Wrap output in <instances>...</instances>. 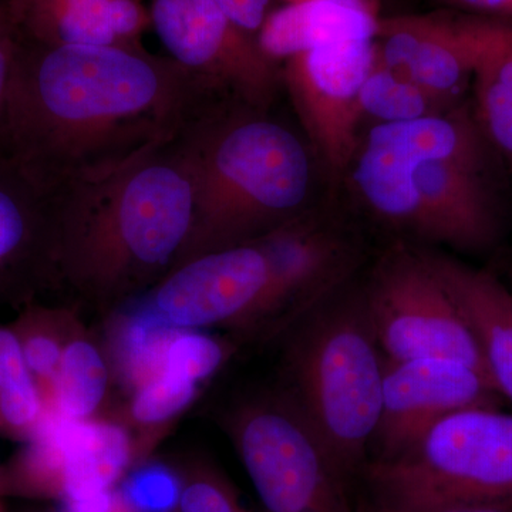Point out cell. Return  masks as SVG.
I'll list each match as a JSON object with an SVG mask.
<instances>
[{"label":"cell","mask_w":512,"mask_h":512,"mask_svg":"<svg viewBox=\"0 0 512 512\" xmlns=\"http://www.w3.org/2000/svg\"><path fill=\"white\" fill-rule=\"evenodd\" d=\"M57 272L97 296H116L173 271L195 212L185 128L103 177L56 192Z\"/></svg>","instance_id":"obj_3"},{"label":"cell","mask_w":512,"mask_h":512,"mask_svg":"<svg viewBox=\"0 0 512 512\" xmlns=\"http://www.w3.org/2000/svg\"><path fill=\"white\" fill-rule=\"evenodd\" d=\"M448 291L466 316L485 369L501 397L512 402V292L493 274L429 251Z\"/></svg>","instance_id":"obj_17"},{"label":"cell","mask_w":512,"mask_h":512,"mask_svg":"<svg viewBox=\"0 0 512 512\" xmlns=\"http://www.w3.org/2000/svg\"><path fill=\"white\" fill-rule=\"evenodd\" d=\"M57 439L63 501L110 490L130 461V441L116 424L69 420L57 413Z\"/></svg>","instance_id":"obj_19"},{"label":"cell","mask_w":512,"mask_h":512,"mask_svg":"<svg viewBox=\"0 0 512 512\" xmlns=\"http://www.w3.org/2000/svg\"><path fill=\"white\" fill-rule=\"evenodd\" d=\"M498 399L500 393L491 380L466 363L443 357L386 360L369 461L400 456L448 414L470 407H497Z\"/></svg>","instance_id":"obj_13"},{"label":"cell","mask_w":512,"mask_h":512,"mask_svg":"<svg viewBox=\"0 0 512 512\" xmlns=\"http://www.w3.org/2000/svg\"><path fill=\"white\" fill-rule=\"evenodd\" d=\"M254 242L271 275L262 316L284 313L295 322L365 264V245L355 229L316 205Z\"/></svg>","instance_id":"obj_12"},{"label":"cell","mask_w":512,"mask_h":512,"mask_svg":"<svg viewBox=\"0 0 512 512\" xmlns=\"http://www.w3.org/2000/svg\"><path fill=\"white\" fill-rule=\"evenodd\" d=\"M195 396V382L158 370L144 382L133 403L134 419L144 424L161 423L180 413Z\"/></svg>","instance_id":"obj_24"},{"label":"cell","mask_w":512,"mask_h":512,"mask_svg":"<svg viewBox=\"0 0 512 512\" xmlns=\"http://www.w3.org/2000/svg\"><path fill=\"white\" fill-rule=\"evenodd\" d=\"M505 170L473 106L360 134L345 178L373 220L404 237L457 251H487L501 237Z\"/></svg>","instance_id":"obj_2"},{"label":"cell","mask_w":512,"mask_h":512,"mask_svg":"<svg viewBox=\"0 0 512 512\" xmlns=\"http://www.w3.org/2000/svg\"><path fill=\"white\" fill-rule=\"evenodd\" d=\"M25 322L15 330L22 346L26 365L35 377L37 386L55 383L57 370L62 362L63 348L39 313H29Z\"/></svg>","instance_id":"obj_27"},{"label":"cell","mask_w":512,"mask_h":512,"mask_svg":"<svg viewBox=\"0 0 512 512\" xmlns=\"http://www.w3.org/2000/svg\"><path fill=\"white\" fill-rule=\"evenodd\" d=\"M195 212L181 262L249 244L315 207V156L271 110L222 94L185 127Z\"/></svg>","instance_id":"obj_4"},{"label":"cell","mask_w":512,"mask_h":512,"mask_svg":"<svg viewBox=\"0 0 512 512\" xmlns=\"http://www.w3.org/2000/svg\"><path fill=\"white\" fill-rule=\"evenodd\" d=\"M434 512H512V500L453 505Z\"/></svg>","instance_id":"obj_34"},{"label":"cell","mask_w":512,"mask_h":512,"mask_svg":"<svg viewBox=\"0 0 512 512\" xmlns=\"http://www.w3.org/2000/svg\"><path fill=\"white\" fill-rule=\"evenodd\" d=\"M458 104L439 99L387 66L377 55L375 47L373 62L360 89L363 121H372V126L407 123L436 116Z\"/></svg>","instance_id":"obj_20"},{"label":"cell","mask_w":512,"mask_h":512,"mask_svg":"<svg viewBox=\"0 0 512 512\" xmlns=\"http://www.w3.org/2000/svg\"><path fill=\"white\" fill-rule=\"evenodd\" d=\"M222 94L228 93L146 47L20 40L5 153L56 194L173 140Z\"/></svg>","instance_id":"obj_1"},{"label":"cell","mask_w":512,"mask_h":512,"mask_svg":"<svg viewBox=\"0 0 512 512\" xmlns=\"http://www.w3.org/2000/svg\"><path fill=\"white\" fill-rule=\"evenodd\" d=\"M248 512V511H247Z\"/></svg>","instance_id":"obj_38"},{"label":"cell","mask_w":512,"mask_h":512,"mask_svg":"<svg viewBox=\"0 0 512 512\" xmlns=\"http://www.w3.org/2000/svg\"><path fill=\"white\" fill-rule=\"evenodd\" d=\"M470 25L477 64L490 69L512 92V20L470 16Z\"/></svg>","instance_id":"obj_28"},{"label":"cell","mask_w":512,"mask_h":512,"mask_svg":"<svg viewBox=\"0 0 512 512\" xmlns=\"http://www.w3.org/2000/svg\"><path fill=\"white\" fill-rule=\"evenodd\" d=\"M57 272V197L0 151V299Z\"/></svg>","instance_id":"obj_14"},{"label":"cell","mask_w":512,"mask_h":512,"mask_svg":"<svg viewBox=\"0 0 512 512\" xmlns=\"http://www.w3.org/2000/svg\"><path fill=\"white\" fill-rule=\"evenodd\" d=\"M234 434L266 512H357L325 448L286 397L245 407Z\"/></svg>","instance_id":"obj_8"},{"label":"cell","mask_w":512,"mask_h":512,"mask_svg":"<svg viewBox=\"0 0 512 512\" xmlns=\"http://www.w3.org/2000/svg\"><path fill=\"white\" fill-rule=\"evenodd\" d=\"M471 16L484 19L512 20V0H448Z\"/></svg>","instance_id":"obj_33"},{"label":"cell","mask_w":512,"mask_h":512,"mask_svg":"<svg viewBox=\"0 0 512 512\" xmlns=\"http://www.w3.org/2000/svg\"><path fill=\"white\" fill-rule=\"evenodd\" d=\"M375 56V39L311 50L286 60L282 86L305 140L329 180L339 184L363 131L360 89Z\"/></svg>","instance_id":"obj_10"},{"label":"cell","mask_w":512,"mask_h":512,"mask_svg":"<svg viewBox=\"0 0 512 512\" xmlns=\"http://www.w3.org/2000/svg\"><path fill=\"white\" fill-rule=\"evenodd\" d=\"M148 10L168 57L249 106L272 110L281 70L217 0H151Z\"/></svg>","instance_id":"obj_9"},{"label":"cell","mask_w":512,"mask_h":512,"mask_svg":"<svg viewBox=\"0 0 512 512\" xmlns=\"http://www.w3.org/2000/svg\"><path fill=\"white\" fill-rule=\"evenodd\" d=\"M181 483L170 468H138L124 481L121 498L131 512H170L180 501Z\"/></svg>","instance_id":"obj_26"},{"label":"cell","mask_w":512,"mask_h":512,"mask_svg":"<svg viewBox=\"0 0 512 512\" xmlns=\"http://www.w3.org/2000/svg\"><path fill=\"white\" fill-rule=\"evenodd\" d=\"M107 367L92 343L74 340L63 349L55 383V410L64 419L84 420L99 407L107 389Z\"/></svg>","instance_id":"obj_22"},{"label":"cell","mask_w":512,"mask_h":512,"mask_svg":"<svg viewBox=\"0 0 512 512\" xmlns=\"http://www.w3.org/2000/svg\"><path fill=\"white\" fill-rule=\"evenodd\" d=\"M180 512H247L234 491L215 477L195 478L181 488Z\"/></svg>","instance_id":"obj_29"},{"label":"cell","mask_w":512,"mask_h":512,"mask_svg":"<svg viewBox=\"0 0 512 512\" xmlns=\"http://www.w3.org/2000/svg\"><path fill=\"white\" fill-rule=\"evenodd\" d=\"M46 414L15 330L0 328V430L13 439L32 440Z\"/></svg>","instance_id":"obj_21"},{"label":"cell","mask_w":512,"mask_h":512,"mask_svg":"<svg viewBox=\"0 0 512 512\" xmlns=\"http://www.w3.org/2000/svg\"><path fill=\"white\" fill-rule=\"evenodd\" d=\"M375 47L387 66L447 103H463L473 83L477 56L468 16L379 20Z\"/></svg>","instance_id":"obj_15"},{"label":"cell","mask_w":512,"mask_h":512,"mask_svg":"<svg viewBox=\"0 0 512 512\" xmlns=\"http://www.w3.org/2000/svg\"><path fill=\"white\" fill-rule=\"evenodd\" d=\"M22 42L46 47L144 49L151 29L143 0H6Z\"/></svg>","instance_id":"obj_16"},{"label":"cell","mask_w":512,"mask_h":512,"mask_svg":"<svg viewBox=\"0 0 512 512\" xmlns=\"http://www.w3.org/2000/svg\"><path fill=\"white\" fill-rule=\"evenodd\" d=\"M269 285L268 261L258 244L218 249L175 266L133 316L170 330L261 318Z\"/></svg>","instance_id":"obj_11"},{"label":"cell","mask_w":512,"mask_h":512,"mask_svg":"<svg viewBox=\"0 0 512 512\" xmlns=\"http://www.w3.org/2000/svg\"><path fill=\"white\" fill-rule=\"evenodd\" d=\"M362 288L386 360L443 357L466 363L488 377L473 328L429 251L396 242L362 276Z\"/></svg>","instance_id":"obj_7"},{"label":"cell","mask_w":512,"mask_h":512,"mask_svg":"<svg viewBox=\"0 0 512 512\" xmlns=\"http://www.w3.org/2000/svg\"><path fill=\"white\" fill-rule=\"evenodd\" d=\"M66 512H131L120 493L110 490L86 495V497L64 500Z\"/></svg>","instance_id":"obj_32"},{"label":"cell","mask_w":512,"mask_h":512,"mask_svg":"<svg viewBox=\"0 0 512 512\" xmlns=\"http://www.w3.org/2000/svg\"><path fill=\"white\" fill-rule=\"evenodd\" d=\"M510 289H511V292H512V286H511V288H510Z\"/></svg>","instance_id":"obj_36"},{"label":"cell","mask_w":512,"mask_h":512,"mask_svg":"<svg viewBox=\"0 0 512 512\" xmlns=\"http://www.w3.org/2000/svg\"><path fill=\"white\" fill-rule=\"evenodd\" d=\"M286 3L299 2V0H285Z\"/></svg>","instance_id":"obj_35"},{"label":"cell","mask_w":512,"mask_h":512,"mask_svg":"<svg viewBox=\"0 0 512 512\" xmlns=\"http://www.w3.org/2000/svg\"><path fill=\"white\" fill-rule=\"evenodd\" d=\"M357 512H434L512 500V414L478 406L448 414L400 456L369 461Z\"/></svg>","instance_id":"obj_6"},{"label":"cell","mask_w":512,"mask_h":512,"mask_svg":"<svg viewBox=\"0 0 512 512\" xmlns=\"http://www.w3.org/2000/svg\"><path fill=\"white\" fill-rule=\"evenodd\" d=\"M286 399L325 448L350 493L369 461L382 406L386 356L355 276L293 322Z\"/></svg>","instance_id":"obj_5"},{"label":"cell","mask_w":512,"mask_h":512,"mask_svg":"<svg viewBox=\"0 0 512 512\" xmlns=\"http://www.w3.org/2000/svg\"><path fill=\"white\" fill-rule=\"evenodd\" d=\"M19 45L18 30L10 18L6 0H0V151H5L6 111Z\"/></svg>","instance_id":"obj_30"},{"label":"cell","mask_w":512,"mask_h":512,"mask_svg":"<svg viewBox=\"0 0 512 512\" xmlns=\"http://www.w3.org/2000/svg\"><path fill=\"white\" fill-rule=\"evenodd\" d=\"M218 5L239 29L258 35L271 10L272 0H217Z\"/></svg>","instance_id":"obj_31"},{"label":"cell","mask_w":512,"mask_h":512,"mask_svg":"<svg viewBox=\"0 0 512 512\" xmlns=\"http://www.w3.org/2000/svg\"><path fill=\"white\" fill-rule=\"evenodd\" d=\"M377 25L363 0H299L272 10L256 43L276 64L322 47L373 40Z\"/></svg>","instance_id":"obj_18"},{"label":"cell","mask_w":512,"mask_h":512,"mask_svg":"<svg viewBox=\"0 0 512 512\" xmlns=\"http://www.w3.org/2000/svg\"><path fill=\"white\" fill-rule=\"evenodd\" d=\"M474 116L505 170L512 174V92L490 69L477 64L473 77Z\"/></svg>","instance_id":"obj_23"},{"label":"cell","mask_w":512,"mask_h":512,"mask_svg":"<svg viewBox=\"0 0 512 512\" xmlns=\"http://www.w3.org/2000/svg\"><path fill=\"white\" fill-rule=\"evenodd\" d=\"M170 512H174V511H170Z\"/></svg>","instance_id":"obj_37"},{"label":"cell","mask_w":512,"mask_h":512,"mask_svg":"<svg viewBox=\"0 0 512 512\" xmlns=\"http://www.w3.org/2000/svg\"><path fill=\"white\" fill-rule=\"evenodd\" d=\"M224 350L214 339L197 332H175L161 357L160 370L200 382L221 365Z\"/></svg>","instance_id":"obj_25"}]
</instances>
